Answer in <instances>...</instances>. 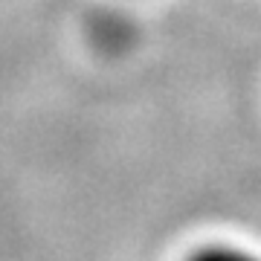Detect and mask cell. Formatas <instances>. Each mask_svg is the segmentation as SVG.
I'll return each instance as SVG.
<instances>
[{
	"mask_svg": "<svg viewBox=\"0 0 261 261\" xmlns=\"http://www.w3.org/2000/svg\"><path fill=\"white\" fill-rule=\"evenodd\" d=\"M189 261H261L252 252H244L238 247H224V244H212L189 255Z\"/></svg>",
	"mask_w": 261,
	"mask_h": 261,
	"instance_id": "1",
	"label": "cell"
}]
</instances>
